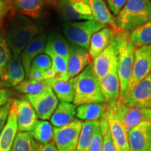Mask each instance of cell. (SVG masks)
<instances>
[{"label":"cell","instance_id":"2","mask_svg":"<svg viewBox=\"0 0 151 151\" xmlns=\"http://www.w3.org/2000/svg\"><path fill=\"white\" fill-rule=\"evenodd\" d=\"M70 81L75 92L73 101L75 106L105 102L100 88L99 79L93 71L92 63L88 65L76 76L71 78Z\"/></svg>","mask_w":151,"mask_h":151},{"label":"cell","instance_id":"24","mask_svg":"<svg viewBox=\"0 0 151 151\" xmlns=\"http://www.w3.org/2000/svg\"><path fill=\"white\" fill-rule=\"evenodd\" d=\"M44 0H12L11 7L15 12L30 18H39L41 15Z\"/></svg>","mask_w":151,"mask_h":151},{"label":"cell","instance_id":"43","mask_svg":"<svg viewBox=\"0 0 151 151\" xmlns=\"http://www.w3.org/2000/svg\"><path fill=\"white\" fill-rule=\"evenodd\" d=\"M9 11V5L7 1L0 0V21L6 16Z\"/></svg>","mask_w":151,"mask_h":151},{"label":"cell","instance_id":"15","mask_svg":"<svg viewBox=\"0 0 151 151\" xmlns=\"http://www.w3.org/2000/svg\"><path fill=\"white\" fill-rule=\"evenodd\" d=\"M15 101L18 130L19 132H31L39 121L37 113L27 99H15Z\"/></svg>","mask_w":151,"mask_h":151},{"label":"cell","instance_id":"42","mask_svg":"<svg viewBox=\"0 0 151 151\" xmlns=\"http://www.w3.org/2000/svg\"><path fill=\"white\" fill-rule=\"evenodd\" d=\"M36 151H58L54 141H50L46 144H38Z\"/></svg>","mask_w":151,"mask_h":151},{"label":"cell","instance_id":"1","mask_svg":"<svg viewBox=\"0 0 151 151\" xmlns=\"http://www.w3.org/2000/svg\"><path fill=\"white\" fill-rule=\"evenodd\" d=\"M42 27L29 17L15 16L11 19L7 29L6 41L12 55L20 57V55L36 36L41 33Z\"/></svg>","mask_w":151,"mask_h":151},{"label":"cell","instance_id":"12","mask_svg":"<svg viewBox=\"0 0 151 151\" xmlns=\"http://www.w3.org/2000/svg\"><path fill=\"white\" fill-rule=\"evenodd\" d=\"M104 116L108 122L111 137L118 151H129L130 148L128 141V132L120 119L107 104Z\"/></svg>","mask_w":151,"mask_h":151},{"label":"cell","instance_id":"13","mask_svg":"<svg viewBox=\"0 0 151 151\" xmlns=\"http://www.w3.org/2000/svg\"><path fill=\"white\" fill-rule=\"evenodd\" d=\"M122 102L128 106L151 108V73L134 88Z\"/></svg>","mask_w":151,"mask_h":151},{"label":"cell","instance_id":"19","mask_svg":"<svg viewBox=\"0 0 151 151\" xmlns=\"http://www.w3.org/2000/svg\"><path fill=\"white\" fill-rule=\"evenodd\" d=\"M119 29H115L107 26L94 33L90 40L88 50L90 58L94 59L104 50L116 37Z\"/></svg>","mask_w":151,"mask_h":151},{"label":"cell","instance_id":"41","mask_svg":"<svg viewBox=\"0 0 151 151\" xmlns=\"http://www.w3.org/2000/svg\"><path fill=\"white\" fill-rule=\"evenodd\" d=\"M12 92L10 90L1 88L0 89V106L6 104L11 101Z\"/></svg>","mask_w":151,"mask_h":151},{"label":"cell","instance_id":"46","mask_svg":"<svg viewBox=\"0 0 151 151\" xmlns=\"http://www.w3.org/2000/svg\"><path fill=\"white\" fill-rule=\"evenodd\" d=\"M4 1H7V2H9V1H10V0H4Z\"/></svg>","mask_w":151,"mask_h":151},{"label":"cell","instance_id":"25","mask_svg":"<svg viewBox=\"0 0 151 151\" xmlns=\"http://www.w3.org/2000/svg\"><path fill=\"white\" fill-rule=\"evenodd\" d=\"M76 106L71 103L60 102L50 118L51 124L55 128L65 127L74 120Z\"/></svg>","mask_w":151,"mask_h":151},{"label":"cell","instance_id":"34","mask_svg":"<svg viewBox=\"0 0 151 151\" xmlns=\"http://www.w3.org/2000/svg\"><path fill=\"white\" fill-rule=\"evenodd\" d=\"M99 125L102 135V149L101 151H118L116 145L111 137L110 130L106 119L104 116L99 120Z\"/></svg>","mask_w":151,"mask_h":151},{"label":"cell","instance_id":"36","mask_svg":"<svg viewBox=\"0 0 151 151\" xmlns=\"http://www.w3.org/2000/svg\"><path fill=\"white\" fill-rule=\"evenodd\" d=\"M12 56V52L8 43L2 36L0 35V76L3 72L6 65Z\"/></svg>","mask_w":151,"mask_h":151},{"label":"cell","instance_id":"39","mask_svg":"<svg viewBox=\"0 0 151 151\" xmlns=\"http://www.w3.org/2000/svg\"><path fill=\"white\" fill-rule=\"evenodd\" d=\"M11 103H12V101H11L9 103H7L6 104L2 106H0V133H1V130L3 129L6 122Z\"/></svg>","mask_w":151,"mask_h":151},{"label":"cell","instance_id":"31","mask_svg":"<svg viewBox=\"0 0 151 151\" xmlns=\"http://www.w3.org/2000/svg\"><path fill=\"white\" fill-rule=\"evenodd\" d=\"M37 146L30 132H18L11 151H36Z\"/></svg>","mask_w":151,"mask_h":151},{"label":"cell","instance_id":"23","mask_svg":"<svg viewBox=\"0 0 151 151\" xmlns=\"http://www.w3.org/2000/svg\"><path fill=\"white\" fill-rule=\"evenodd\" d=\"M69 50L70 44L61 34L53 32L47 37L45 48L46 54L48 55H55L67 60L69 58Z\"/></svg>","mask_w":151,"mask_h":151},{"label":"cell","instance_id":"7","mask_svg":"<svg viewBox=\"0 0 151 151\" xmlns=\"http://www.w3.org/2000/svg\"><path fill=\"white\" fill-rule=\"evenodd\" d=\"M120 29H119L116 37L111 44L99 55L93 59V71L99 80L108 73L118 69L119 50L121 42V39L119 34Z\"/></svg>","mask_w":151,"mask_h":151},{"label":"cell","instance_id":"20","mask_svg":"<svg viewBox=\"0 0 151 151\" xmlns=\"http://www.w3.org/2000/svg\"><path fill=\"white\" fill-rule=\"evenodd\" d=\"M46 39V34L41 33L37 35L30 41L20 55V59L26 74L29 71L32 62L36 57L40 54L45 53Z\"/></svg>","mask_w":151,"mask_h":151},{"label":"cell","instance_id":"16","mask_svg":"<svg viewBox=\"0 0 151 151\" xmlns=\"http://www.w3.org/2000/svg\"><path fill=\"white\" fill-rule=\"evenodd\" d=\"M25 75L20 57H16L12 55L0 76V81L4 87L15 88L24 80Z\"/></svg>","mask_w":151,"mask_h":151},{"label":"cell","instance_id":"4","mask_svg":"<svg viewBox=\"0 0 151 151\" xmlns=\"http://www.w3.org/2000/svg\"><path fill=\"white\" fill-rule=\"evenodd\" d=\"M120 50L118 60V74L120 85V97L122 101L127 95L134 62L135 48L129 41V32L120 29Z\"/></svg>","mask_w":151,"mask_h":151},{"label":"cell","instance_id":"40","mask_svg":"<svg viewBox=\"0 0 151 151\" xmlns=\"http://www.w3.org/2000/svg\"><path fill=\"white\" fill-rule=\"evenodd\" d=\"M45 71L39 70L35 69H29V71L27 73L28 80L36 81H44L45 79Z\"/></svg>","mask_w":151,"mask_h":151},{"label":"cell","instance_id":"11","mask_svg":"<svg viewBox=\"0 0 151 151\" xmlns=\"http://www.w3.org/2000/svg\"><path fill=\"white\" fill-rule=\"evenodd\" d=\"M38 117L42 120H49L59 104V100L50 87L37 94H27Z\"/></svg>","mask_w":151,"mask_h":151},{"label":"cell","instance_id":"35","mask_svg":"<svg viewBox=\"0 0 151 151\" xmlns=\"http://www.w3.org/2000/svg\"><path fill=\"white\" fill-rule=\"evenodd\" d=\"M52 64V59L50 55L46 53L40 54L33 60L31 66H30V69H35L42 71H46L51 68Z\"/></svg>","mask_w":151,"mask_h":151},{"label":"cell","instance_id":"17","mask_svg":"<svg viewBox=\"0 0 151 151\" xmlns=\"http://www.w3.org/2000/svg\"><path fill=\"white\" fill-rule=\"evenodd\" d=\"M69 58L67 59V73L69 79L81 73L91 63L89 52L73 43H70Z\"/></svg>","mask_w":151,"mask_h":151},{"label":"cell","instance_id":"44","mask_svg":"<svg viewBox=\"0 0 151 151\" xmlns=\"http://www.w3.org/2000/svg\"><path fill=\"white\" fill-rule=\"evenodd\" d=\"M45 1H48V2H49V3H52V4L56 3V0H45Z\"/></svg>","mask_w":151,"mask_h":151},{"label":"cell","instance_id":"48","mask_svg":"<svg viewBox=\"0 0 151 151\" xmlns=\"http://www.w3.org/2000/svg\"><path fill=\"white\" fill-rule=\"evenodd\" d=\"M150 1H151V0H150Z\"/></svg>","mask_w":151,"mask_h":151},{"label":"cell","instance_id":"47","mask_svg":"<svg viewBox=\"0 0 151 151\" xmlns=\"http://www.w3.org/2000/svg\"><path fill=\"white\" fill-rule=\"evenodd\" d=\"M129 151H133V150H129Z\"/></svg>","mask_w":151,"mask_h":151},{"label":"cell","instance_id":"14","mask_svg":"<svg viewBox=\"0 0 151 151\" xmlns=\"http://www.w3.org/2000/svg\"><path fill=\"white\" fill-rule=\"evenodd\" d=\"M129 148L133 151H151V122H143L128 132Z\"/></svg>","mask_w":151,"mask_h":151},{"label":"cell","instance_id":"10","mask_svg":"<svg viewBox=\"0 0 151 151\" xmlns=\"http://www.w3.org/2000/svg\"><path fill=\"white\" fill-rule=\"evenodd\" d=\"M60 16L67 22L94 20L90 6L85 0H56Z\"/></svg>","mask_w":151,"mask_h":151},{"label":"cell","instance_id":"22","mask_svg":"<svg viewBox=\"0 0 151 151\" xmlns=\"http://www.w3.org/2000/svg\"><path fill=\"white\" fill-rule=\"evenodd\" d=\"M99 86L106 104L113 102L120 97V85L118 69L99 79Z\"/></svg>","mask_w":151,"mask_h":151},{"label":"cell","instance_id":"32","mask_svg":"<svg viewBox=\"0 0 151 151\" xmlns=\"http://www.w3.org/2000/svg\"><path fill=\"white\" fill-rule=\"evenodd\" d=\"M48 86L44 81H36L26 79L15 87L19 92L27 94H37L43 92Z\"/></svg>","mask_w":151,"mask_h":151},{"label":"cell","instance_id":"30","mask_svg":"<svg viewBox=\"0 0 151 151\" xmlns=\"http://www.w3.org/2000/svg\"><path fill=\"white\" fill-rule=\"evenodd\" d=\"M30 133L39 144H46L50 143L53 138V127L46 120H39Z\"/></svg>","mask_w":151,"mask_h":151},{"label":"cell","instance_id":"38","mask_svg":"<svg viewBox=\"0 0 151 151\" xmlns=\"http://www.w3.org/2000/svg\"><path fill=\"white\" fill-rule=\"evenodd\" d=\"M113 16H118L128 0H106Z\"/></svg>","mask_w":151,"mask_h":151},{"label":"cell","instance_id":"21","mask_svg":"<svg viewBox=\"0 0 151 151\" xmlns=\"http://www.w3.org/2000/svg\"><path fill=\"white\" fill-rule=\"evenodd\" d=\"M90 6L94 20L106 26L118 29L116 19L104 0H85Z\"/></svg>","mask_w":151,"mask_h":151},{"label":"cell","instance_id":"26","mask_svg":"<svg viewBox=\"0 0 151 151\" xmlns=\"http://www.w3.org/2000/svg\"><path fill=\"white\" fill-rule=\"evenodd\" d=\"M45 82L52 90L61 102L71 103L73 101L75 92L70 80L62 81L51 78L46 80Z\"/></svg>","mask_w":151,"mask_h":151},{"label":"cell","instance_id":"18","mask_svg":"<svg viewBox=\"0 0 151 151\" xmlns=\"http://www.w3.org/2000/svg\"><path fill=\"white\" fill-rule=\"evenodd\" d=\"M16 104L13 101L4 127L0 133V151H11L18 133Z\"/></svg>","mask_w":151,"mask_h":151},{"label":"cell","instance_id":"29","mask_svg":"<svg viewBox=\"0 0 151 151\" xmlns=\"http://www.w3.org/2000/svg\"><path fill=\"white\" fill-rule=\"evenodd\" d=\"M99 122V120L86 121L83 122L78 146H77L76 151H90V145H91L94 130Z\"/></svg>","mask_w":151,"mask_h":151},{"label":"cell","instance_id":"37","mask_svg":"<svg viewBox=\"0 0 151 151\" xmlns=\"http://www.w3.org/2000/svg\"><path fill=\"white\" fill-rule=\"evenodd\" d=\"M101 149H102V135H101L99 122L94 130L91 145H90V151H101Z\"/></svg>","mask_w":151,"mask_h":151},{"label":"cell","instance_id":"5","mask_svg":"<svg viewBox=\"0 0 151 151\" xmlns=\"http://www.w3.org/2000/svg\"><path fill=\"white\" fill-rule=\"evenodd\" d=\"M107 26L95 20L66 22L62 24L65 37L69 42L89 50L91 38L94 33Z\"/></svg>","mask_w":151,"mask_h":151},{"label":"cell","instance_id":"8","mask_svg":"<svg viewBox=\"0 0 151 151\" xmlns=\"http://www.w3.org/2000/svg\"><path fill=\"white\" fill-rule=\"evenodd\" d=\"M83 126L76 118L65 127L53 128V141L58 151H76Z\"/></svg>","mask_w":151,"mask_h":151},{"label":"cell","instance_id":"9","mask_svg":"<svg viewBox=\"0 0 151 151\" xmlns=\"http://www.w3.org/2000/svg\"><path fill=\"white\" fill-rule=\"evenodd\" d=\"M151 73V45L135 49L133 71L126 97L143 78Z\"/></svg>","mask_w":151,"mask_h":151},{"label":"cell","instance_id":"45","mask_svg":"<svg viewBox=\"0 0 151 151\" xmlns=\"http://www.w3.org/2000/svg\"><path fill=\"white\" fill-rule=\"evenodd\" d=\"M3 87H4V85L2 83H1V81H0V89H1V88H3Z\"/></svg>","mask_w":151,"mask_h":151},{"label":"cell","instance_id":"28","mask_svg":"<svg viewBox=\"0 0 151 151\" xmlns=\"http://www.w3.org/2000/svg\"><path fill=\"white\" fill-rule=\"evenodd\" d=\"M129 41L135 48L151 45V20L132 30Z\"/></svg>","mask_w":151,"mask_h":151},{"label":"cell","instance_id":"6","mask_svg":"<svg viewBox=\"0 0 151 151\" xmlns=\"http://www.w3.org/2000/svg\"><path fill=\"white\" fill-rule=\"evenodd\" d=\"M106 104L120 119L127 132L141 122H151V108L128 106L120 99Z\"/></svg>","mask_w":151,"mask_h":151},{"label":"cell","instance_id":"27","mask_svg":"<svg viewBox=\"0 0 151 151\" xmlns=\"http://www.w3.org/2000/svg\"><path fill=\"white\" fill-rule=\"evenodd\" d=\"M106 104L92 103L78 106L76 109V116L81 120L97 121L102 118L105 112Z\"/></svg>","mask_w":151,"mask_h":151},{"label":"cell","instance_id":"33","mask_svg":"<svg viewBox=\"0 0 151 151\" xmlns=\"http://www.w3.org/2000/svg\"><path fill=\"white\" fill-rule=\"evenodd\" d=\"M52 59V69L54 71L55 78L62 81H69L67 73V60L62 57L50 55Z\"/></svg>","mask_w":151,"mask_h":151},{"label":"cell","instance_id":"3","mask_svg":"<svg viewBox=\"0 0 151 151\" xmlns=\"http://www.w3.org/2000/svg\"><path fill=\"white\" fill-rule=\"evenodd\" d=\"M116 24L129 32L151 20L150 0H128L116 16Z\"/></svg>","mask_w":151,"mask_h":151}]
</instances>
